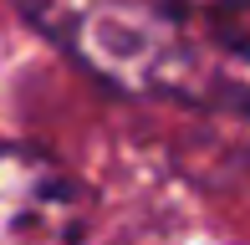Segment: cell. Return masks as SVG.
Segmentation results:
<instances>
[{
    "mask_svg": "<svg viewBox=\"0 0 250 245\" xmlns=\"http://www.w3.org/2000/svg\"><path fill=\"white\" fill-rule=\"evenodd\" d=\"M92 194L31 143H0V245H82Z\"/></svg>",
    "mask_w": 250,
    "mask_h": 245,
    "instance_id": "7a4b0ae2",
    "label": "cell"
},
{
    "mask_svg": "<svg viewBox=\"0 0 250 245\" xmlns=\"http://www.w3.org/2000/svg\"><path fill=\"white\" fill-rule=\"evenodd\" d=\"M26 20L87 77L128 97H189L209 87L184 0H16Z\"/></svg>",
    "mask_w": 250,
    "mask_h": 245,
    "instance_id": "6da1fadb",
    "label": "cell"
},
{
    "mask_svg": "<svg viewBox=\"0 0 250 245\" xmlns=\"http://www.w3.org/2000/svg\"><path fill=\"white\" fill-rule=\"evenodd\" d=\"M199 20H204V36L220 51H230L235 61L250 66V0H204Z\"/></svg>",
    "mask_w": 250,
    "mask_h": 245,
    "instance_id": "3957f363",
    "label": "cell"
}]
</instances>
